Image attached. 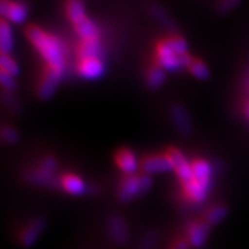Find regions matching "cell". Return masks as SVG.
I'll use <instances>...</instances> for the list:
<instances>
[{"label":"cell","instance_id":"cell-1","mask_svg":"<svg viewBox=\"0 0 249 249\" xmlns=\"http://www.w3.org/2000/svg\"><path fill=\"white\" fill-rule=\"evenodd\" d=\"M26 35L48 65L46 68L64 73L66 68V49L61 40L35 24L27 28Z\"/></svg>","mask_w":249,"mask_h":249},{"label":"cell","instance_id":"cell-2","mask_svg":"<svg viewBox=\"0 0 249 249\" xmlns=\"http://www.w3.org/2000/svg\"><path fill=\"white\" fill-rule=\"evenodd\" d=\"M193 178L181 186L183 194L189 202L200 204L207 201L213 183V166L205 160L192 161Z\"/></svg>","mask_w":249,"mask_h":249},{"label":"cell","instance_id":"cell-3","mask_svg":"<svg viewBox=\"0 0 249 249\" xmlns=\"http://www.w3.org/2000/svg\"><path fill=\"white\" fill-rule=\"evenodd\" d=\"M66 14L81 40H99L98 28L87 15L86 7L81 0H68Z\"/></svg>","mask_w":249,"mask_h":249},{"label":"cell","instance_id":"cell-4","mask_svg":"<svg viewBox=\"0 0 249 249\" xmlns=\"http://www.w3.org/2000/svg\"><path fill=\"white\" fill-rule=\"evenodd\" d=\"M152 186V179L149 174H133V176H126L121 180L119 186V200L124 203L130 202L139 196L148 193Z\"/></svg>","mask_w":249,"mask_h":249},{"label":"cell","instance_id":"cell-5","mask_svg":"<svg viewBox=\"0 0 249 249\" xmlns=\"http://www.w3.org/2000/svg\"><path fill=\"white\" fill-rule=\"evenodd\" d=\"M156 59H157L158 66L169 71H177L185 67L188 68L193 61V58L189 53L179 55L177 52H174L173 49L167 44L166 39L160 40L156 46Z\"/></svg>","mask_w":249,"mask_h":249},{"label":"cell","instance_id":"cell-6","mask_svg":"<svg viewBox=\"0 0 249 249\" xmlns=\"http://www.w3.org/2000/svg\"><path fill=\"white\" fill-rule=\"evenodd\" d=\"M58 167V161L53 156H48L37 165L35 169L28 171L27 181L33 185H49L54 181V172Z\"/></svg>","mask_w":249,"mask_h":249},{"label":"cell","instance_id":"cell-7","mask_svg":"<svg viewBox=\"0 0 249 249\" xmlns=\"http://www.w3.org/2000/svg\"><path fill=\"white\" fill-rule=\"evenodd\" d=\"M211 232V225L207 220H194L187 224L186 240L192 248H202L207 242Z\"/></svg>","mask_w":249,"mask_h":249},{"label":"cell","instance_id":"cell-8","mask_svg":"<svg viewBox=\"0 0 249 249\" xmlns=\"http://www.w3.org/2000/svg\"><path fill=\"white\" fill-rule=\"evenodd\" d=\"M64 73L59 71L46 68L43 76L40 77L38 88H37V95L42 101H49L54 96L59 85H60Z\"/></svg>","mask_w":249,"mask_h":249},{"label":"cell","instance_id":"cell-9","mask_svg":"<svg viewBox=\"0 0 249 249\" xmlns=\"http://www.w3.org/2000/svg\"><path fill=\"white\" fill-rule=\"evenodd\" d=\"M169 155L171 161L173 164V171L178 177L179 181L181 182V186L185 185L188 181H191L193 178V165L183 154L178 149L171 148L166 152Z\"/></svg>","mask_w":249,"mask_h":249},{"label":"cell","instance_id":"cell-10","mask_svg":"<svg viewBox=\"0 0 249 249\" xmlns=\"http://www.w3.org/2000/svg\"><path fill=\"white\" fill-rule=\"evenodd\" d=\"M0 14L1 18L9 23L22 24L28 18V9L22 2L1 0L0 1Z\"/></svg>","mask_w":249,"mask_h":249},{"label":"cell","instance_id":"cell-11","mask_svg":"<svg viewBox=\"0 0 249 249\" xmlns=\"http://www.w3.org/2000/svg\"><path fill=\"white\" fill-rule=\"evenodd\" d=\"M141 167L143 172L145 174H149V176H152V174L167 173L173 171V164L167 154L147 156V157L142 160Z\"/></svg>","mask_w":249,"mask_h":249},{"label":"cell","instance_id":"cell-12","mask_svg":"<svg viewBox=\"0 0 249 249\" xmlns=\"http://www.w3.org/2000/svg\"><path fill=\"white\" fill-rule=\"evenodd\" d=\"M46 227V220L42 217H36L23 227L18 235V240L23 247H31L37 242L40 234Z\"/></svg>","mask_w":249,"mask_h":249},{"label":"cell","instance_id":"cell-13","mask_svg":"<svg viewBox=\"0 0 249 249\" xmlns=\"http://www.w3.org/2000/svg\"><path fill=\"white\" fill-rule=\"evenodd\" d=\"M77 73L85 80H97L104 75L105 65L99 57L80 59L77 64Z\"/></svg>","mask_w":249,"mask_h":249},{"label":"cell","instance_id":"cell-14","mask_svg":"<svg viewBox=\"0 0 249 249\" xmlns=\"http://www.w3.org/2000/svg\"><path fill=\"white\" fill-rule=\"evenodd\" d=\"M170 116L177 132L181 136H189L193 132V124L188 112L182 105L174 104L170 110Z\"/></svg>","mask_w":249,"mask_h":249},{"label":"cell","instance_id":"cell-15","mask_svg":"<svg viewBox=\"0 0 249 249\" xmlns=\"http://www.w3.org/2000/svg\"><path fill=\"white\" fill-rule=\"evenodd\" d=\"M107 231L111 236V240L117 246L126 245L129 240L128 225L123 217H111L107 224Z\"/></svg>","mask_w":249,"mask_h":249},{"label":"cell","instance_id":"cell-16","mask_svg":"<svg viewBox=\"0 0 249 249\" xmlns=\"http://www.w3.org/2000/svg\"><path fill=\"white\" fill-rule=\"evenodd\" d=\"M116 163L119 170L126 176H133L139 171L140 163L138 157L129 149L123 148L118 150L116 155Z\"/></svg>","mask_w":249,"mask_h":249},{"label":"cell","instance_id":"cell-17","mask_svg":"<svg viewBox=\"0 0 249 249\" xmlns=\"http://www.w3.org/2000/svg\"><path fill=\"white\" fill-rule=\"evenodd\" d=\"M59 185L61 186V188L65 192L73 196H81L86 194L87 192V183L85 182V180L73 173L64 174L59 179Z\"/></svg>","mask_w":249,"mask_h":249},{"label":"cell","instance_id":"cell-18","mask_svg":"<svg viewBox=\"0 0 249 249\" xmlns=\"http://www.w3.org/2000/svg\"><path fill=\"white\" fill-rule=\"evenodd\" d=\"M14 46L13 30L9 22L1 18L0 22V51L1 54H11Z\"/></svg>","mask_w":249,"mask_h":249},{"label":"cell","instance_id":"cell-19","mask_svg":"<svg viewBox=\"0 0 249 249\" xmlns=\"http://www.w3.org/2000/svg\"><path fill=\"white\" fill-rule=\"evenodd\" d=\"M102 52L101 40H81L77 48V55L80 59L97 58Z\"/></svg>","mask_w":249,"mask_h":249},{"label":"cell","instance_id":"cell-20","mask_svg":"<svg viewBox=\"0 0 249 249\" xmlns=\"http://www.w3.org/2000/svg\"><path fill=\"white\" fill-rule=\"evenodd\" d=\"M165 80H166V74H165V71L160 66L155 65V66L149 68L147 73V82L151 89L156 90L160 88L164 85Z\"/></svg>","mask_w":249,"mask_h":249},{"label":"cell","instance_id":"cell-21","mask_svg":"<svg viewBox=\"0 0 249 249\" xmlns=\"http://www.w3.org/2000/svg\"><path fill=\"white\" fill-rule=\"evenodd\" d=\"M188 70L191 71L192 75L196 77L197 80L204 81L210 77L209 67L207 66V64H205L204 61L200 60V59H193L192 64L189 65Z\"/></svg>","mask_w":249,"mask_h":249},{"label":"cell","instance_id":"cell-22","mask_svg":"<svg viewBox=\"0 0 249 249\" xmlns=\"http://www.w3.org/2000/svg\"><path fill=\"white\" fill-rule=\"evenodd\" d=\"M227 213H229V210H227L225 205H214V207H213L209 211H208L207 216H205V220H207L211 226L218 225V224L222 223L223 220L225 219Z\"/></svg>","mask_w":249,"mask_h":249},{"label":"cell","instance_id":"cell-23","mask_svg":"<svg viewBox=\"0 0 249 249\" xmlns=\"http://www.w3.org/2000/svg\"><path fill=\"white\" fill-rule=\"evenodd\" d=\"M0 68L2 73L17 77L20 74V67L18 62L11 57V54H1L0 57Z\"/></svg>","mask_w":249,"mask_h":249},{"label":"cell","instance_id":"cell-24","mask_svg":"<svg viewBox=\"0 0 249 249\" xmlns=\"http://www.w3.org/2000/svg\"><path fill=\"white\" fill-rule=\"evenodd\" d=\"M167 44L173 49L174 52H177L179 55L188 54V44H187L186 39L182 38L179 35H173L166 38Z\"/></svg>","mask_w":249,"mask_h":249},{"label":"cell","instance_id":"cell-25","mask_svg":"<svg viewBox=\"0 0 249 249\" xmlns=\"http://www.w3.org/2000/svg\"><path fill=\"white\" fill-rule=\"evenodd\" d=\"M1 140L7 144H15L20 141V134L11 126H4L1 128Z\"/></svg>","mask_w":249,"mask_h":249},{"label":"cell","instance_id":"cell-26","mask_svg":"<svg viewBox=\"0 0 249 249\" xmlns=\"http://www.w3.org/2000/svg\"><path fill=\"white\" fill-rule=\"evenodd\" d=\"M157 244V233L154 231L147 232L140 241L138 249H154Z\"/></svg>","mask_w":249,"mask_h":249},{"label":"cell","instance_id":"cell-27","mask_svg":"<svg viewBox=\"0 0 249 249\" xmlns=\"http://www.w3.org/2000/svg\"><path fill=\"white\" fill-rule=\"evenodd\" d=\"M150 13L152 17H154L156 20H158L161 24H164V26L166 27H170L172 22L170 21V18H167L166 13H165V11L161 7H160L158 5H152L150 7Z\"/></svg>","mask_w":249,"mask_h":249},{"label":"cell","instance_id":"cell-28","mask_svg":"<svg viewBox=\"0 0 249 249\" xmlns=\"http://www.w3.org/2000/svg\"><path fill=\"white\" fill-rule=\"evenodd\" d=\"M0 82H1L2 88L7 92H13L18 88L15 77L8 75L6 73H2V71H0Z\"/></svg>","mask_w":249,"mask_h":249},{"label":"cell","instance_id":"cell-29","mask_svg":"<svg viewBox=\"0 0 249 249\" xmlns=\"http://www.w3.org/2000/svg\"><path fill=\"white\" fill-rule=\"evenodd\" d=\"M240 4V0H219L217 9L220 14H227Z\"/></svg>","mask_w":249,"mask_h":249},{"label":"cell","instance_id":"cell-30","mask_svg":"<svg viewBox=\"0 0 249 249\" xmlns=\"http://www.w3.org/2000/svg\"><path fill=\"white\" fill-rule=\"evenodd\" d=\"M191 248L192 247L189 246L188 241L186 240V238L177 239V240H174L169 247V249H191Z\"/></svg>","mask_w":249,"mask_h":249},{"label":"cell","instance_id":"cell-31","mask_svg":"<svg viewBox=\"0 0 249 249\" xmlns=\"http://www.w3.org/2000/svg\"><path fill=\"white\" fill-rule=\"evenodd\" d=\"M244 112H245V116H246V118H247L248 119V121H249V102H247L245 104V107H244Z\"/></svg>","mask_w":249,"mask_h":249}]
</instances>
